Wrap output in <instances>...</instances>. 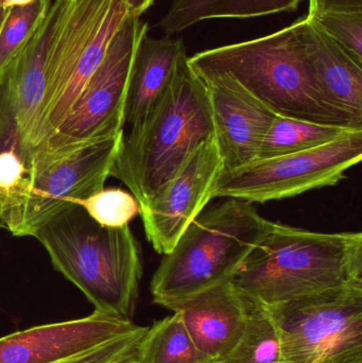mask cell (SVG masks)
Here are the masks:
<instances>
[{
	"label": "cell",
	"mask_w": 362,
	"mask_h": 363,
	"mask_svg": "<svg viewBox=\"0 0 362 363\" xmlns=\"http://www.w3.org/2000/svg\"><path fill=\"white\" fill-rule=\"evenodd\" d=\"M362 281V234L320 233L268 222L230 283L256 308L274 307Z\"/></svg>",
	"instance_id": "obj_1"
},
{
	"label": "cell",
	"mask_w": 362,
	"mask_h": 363,
	"mask_svg": "<svg viewBox=\"0 0 362 363\" xmlns=\"http://www.w3.org/2000/svg\"><path fill=\"white\" fill-rule=\"evenodd\" d=\"M199 76L227 74L281 116L361 129L325 99L304 38V18L264 38L188 57Z\"/></svg>",
	"instance_id": "obj_2"
},
{
	"label": "cell",
	"mask_w": 362,
	"mask_h": 363,
	"mask_svg": "<svg viewBox=\"0 0 362 363\" xmlns=\"http://www.w3.org/2000/svg\"><path fill=\"white\" fill-rule=\"evenodd\" d=\"M215 138L212 106L204 81L187 55L148 116L123 134L111 177L118 179L146 204L181 169L193 151Z\"/></svg>",
	"instance_id": "obj_3"
},
{
	"label": "cell",
	"mask_w": 362,
	"mask_h": 363,
	"mask_svg": "<svg viewBox=\"0 0 362 363\" xmlns=\"http://www.w3.org/2000/svg\"><path fill=\"white\" fill-rule=\"evenodd\" d=\"M55 270L72 281L96 311L131 320L142 277L140 243L129 225L108 228L81 205L51 218L34 236Z\"/></svg>",
	"instance_id": "obj_4"
},
{
	"label": "cell",
	"mask_w": 362,
	"mask_h": 363,
	"mask_svg": "<svg viewBox=\"0 0 362 363\" xmlns=\"http://www.w3.org/2000/svg\"><path fill=\"white\" fill-rule=\"evenodd\" d=\"M227 200L202 211L164 255L150 283L153 303L172 307L230 281L257 245L269 220L253 203Z\"/></svg>",
	"instance_id": "obj_5"
},
{
	"label": "cell",
	"mask_w": 362,
	"mask_h": 363,
	"mask_svg": "<svg viewBox=\"0 0 362 363\" xmlns=\"http://www.w3.org/2000/svg\"><path fill=\"white\" fill-rule=\"evenodd\" d=\"M129 16L123 0H69L49 57L46 93L32 140L31 162L68 116L103 60L111 38Z\"/></svg>",
	"instance_id": "obj_6"
},
{
	"label": "cell",
	"mask_w": 362,
	"mask_h": 363,
	"mask_svg": "<svg viewBox=\"0 0 362 363\" xmlns=\"http://www.w3.org/2000/svg\"><path fill=\"white\" fill-rule=\"evenodd\" d=\"M147 31L148 25L140 17L129 16L123 21L68 116L34 153L31 172L81 147L123 132L132 65L138 43Z\"/></svg>",
	"instance_id": "obj_7"
},
{
	"label": "cell",
	"mask_w": 362,
	"mask_h": 363,
	"mask_svg": "<svg viewBox=\"0 0 362 363\" xmlns=\"http://www.w3.org/2000/svg\"><path fill=\"white\" fill-rule=\"evenodd\" d=\"M280 363H323L362 352V281L269 311Z\"/></svg>",
	"instance_id": "obj_8"
},
{
	"label": "cell",
	"mask_w": 362,
	"mask_h": 363,
	"mask_svg": "<svg viewBox=\"0 0 362 363\" xmlns=\"http://www.w3.org/2000/svg\"><path fill=\"white\" fill-rule=\"evenodd\" d=\"M362 159V130L312 150L273 159L257 160L239 169L223 172L214 199L253 203L284 200L310 190L336 186Z\"/></svg>",
	"instance_id": "obj_9"
},
{
	"label": "cell",
	"mask_w": 362,
	"mask_h": 363,
	"mask_svg": "<svg viewBox=\"0 0 362 363\" xmlns=\"http://www.w3.org/2000/svg\"><path fill=\"white\" fill-rule=\"evenodd\" d=\"M125 132L91 143L31 172L29 191L19 208L0 225L13 236H34L57 213L104 188Z\"/></svg>",
	"instance_id": "obj_10"
},
{
	"label": "cell",
	"mask_w": 362,
	"mask_h": 363,
	"mask_svg": "<svg viewBox=\"0 0 362 363\" xmlns=\"http://www.w3.org/2000/svg\"><path fill=\"white\" fill-rule=\"evenodd\" d=\"M222 174L216 140H206L176 176L140 207L147 239L157 253L171 252L183 233L214 199Z\"/></svg>",
	"instance_id": "obj_11"
},
{
	"label": "cell",
	"mask_w": 362,
	"mask_h": 363,
	"mask_svg": "<svg viewBox=\"0 0 362 363\" xmlns=\"http://www.w3.org/2000/svg\"><path fill=\"white\" fill-rule=\"evenodd\" d=\"M132 320L94 311L72 321L34 326L0 338V363H57L137 330Z\"/></svg>",
	"instance_id": "obj_12"
},
{
	"label": "cell",
	"mask_w": 362,
	"mask_h": 363,
	"mask_svg": "<svg viewBox=\"0 0 362 363\" xmlns=\"http://www.w3.org/2000/svg\"><path fill=\"white\" fill-rule=\"evenodd\" d=\"M199 77L210 95L215 140L222 160L223 172L252 163L278 114L227 74Z\"/></svg>",
	"instance_id": "obj_13"
},
{
	"label": "cell",
	"mask_w": 362,
	"mask_h": 363,
	"mask_svg": "<svg viewBox=\"0 0 362 363\" xmlns=\"http://www.w3.org/2000/svg\"><path fill=\"white\" fill-rule=\"evenodd\" d=\"M253 305L229 281L174 305L200 351L217 362L227 359L248 330Z\"/></svg>",
	"instance_id": "obj_14"
},
{
	"label": "cell",
	"mask_w": 362,
	"mask_h": 363,
	"mask_svg": "<svg viewBox=\"0 0 362 363\" xmlns=\"http://www.w3.org/2000/svg\"><path fill=\"white\" fill-rule=\"evenodd\" d=\"M304 38L319 87L338 112L362 128V66L308 17Z\"/></svg>",
	"instance_id": "obj_15"
},
{
	"label": "cell",
	"mask_w": 362,
	"mask_h": 363,
	"mask_svg": "<svg viewBox=\"0 0 362 363\" xmlns=\"http://www.w3.org/2000/svg\"><path fill=\"white\" fill-rule=\"evenodd\" d=\"M186 55L182 40H154L144 34L138 43L130 74L125 100V125L138 127L148 116L176 72L179 60Z\"/></svg>",
	"instance_id": "obj_16"
},
{
	"label": "cell",
	"mask_w": 362,
	"mask_h": 363,
	"mask_svg": "<svg viewBox=\"0 0 362 363\" xmlns=\"http://www.w3.org/2000/svg\"><path fill=\"white\" fill-rule=\"evenodd\" d=\"M302 0H174L161 26L167 38L202 21L252 18L293 12Z\"/></svg>",
	"instance_id": "obj_17"
},
{
	"label": "cell",
	"mask_w": 362,
	"mask_h": 363,
	"mask_svg": "<svg viewBox=\"0 0 362 363\" xmlns=\"http://www.w3.org/2000/svg\"><path fill=\"white\" fill-rule=\"evenodd\" d=\"M359 130L361 129L312 123L278 115L259 146L255 161L312 150Z\"/></svg>",
	"instance_id": "obj_18"
},
{
	"label": "cell",
	"mask_w": 362,
	"mask_h": 363,
	"mask_svg": "<svg viewBox=\"0 0 362 363\" xmlns=\"http://www.w3.org/2000/svg\"><path fill=\"white\" fill-rule=\"evenodd\" d=\"M137 358L142 363H219L198 349L178 311L148 328Z\"/></svg>",
	"instance_id": "obj_19"
},
{
	"label": "cell",
	"mask_w": 362,
	"mask_h": 363,
	"mask_svg": "<svg viewBox=\"0 0 362 363\" xmlns=\"http://www.w3.org/2000/svg\"><path fill=\"white\" fill-rule=\"evenodd\" d=\"M221 363H280L278 337L265 311L253 306L244 339Z\"/></svg>",
	"instance_id": "obj_20"
},
{
	"label": "cell",
	"mask_w": 362,
	"mask_h": 363,
	"mask_svg": "<svg viewBox=\"0 0 362 363\" xmlns=\"http://www.w3.org/2000/svg\"><path fill=\"white\" fill-rule=\"evenodd\" d=\"M51 0H35L8 9L0 27V72L27 42L48 10Z\"/></svg>",
	"instance_id": "obj_21"
},
{
	"label": "cell",
	"mask_w": 362,
	"mask_h": 363,
	"mask_svg": "<svg viewBox=\"0 0 362 363\" xmlns=\"http://www.w3.org/2000/svg\"><path fill=\"white\" fill-rule=\"evenodd\" d=\"M29 160L16 149H0V222L19 208L29 191Z\"/></svg>",
	"instance_id": "obj_22"
},
{
	"label": "cell",
	"mask_w": 362,
	"mask_h": 363,
	"mask_svg": "<svg viewBox=\"0 0 362 363\" xmlns=\"http://www.w3.org/2000/svg\"><path fill=\"white\" fill-rule=\"evenodd\" d=\"M78 204L96 222L108 228L129 225L140 211L135 196L120 188H102Z\"/></svg>",
	"instance_id": "obj_23"
},
{
	"label": "cell",
	"mask_w": 362,
	"mask_h": 363,
	"mask_svg": "<svg viewBox=\"0 0 362 363\" xmlns=\"http://www.w3.org/2000/svg\"><path fill=\"white\" fill-rule=\"evenodd\" d=\"M307 17L362 66V12H327Z\"/></svg>",
	"instance_id": "obj_24"
},
{
	"label": "cell",
	"mask_w": 362,
	"mask_h": 363,
	"mask_svg": "<svg viewBox=\"0 0 362 363\" xmlns=\"http://www.w3.org/2000/svg\"><path fill=\"white\" fill-rule=\"evenodd\" d=\"M148 328L140 326L125 336L114 339L97 349L57 363H113L137 354L138 343Z\"/></svg>",
	"instance_id": "obj_25"
},
{
	"label": "cell",
	"mask_w": 362,
	"mask_h": 363,
	"mask_svg": "<svg viewBox=\"0 0 362 363\" xmlns=\"http://www.w3.org/2000/svg\"><path fill=\"white\" fill-rule=\"evenodd\" d=\"M327 12H362V0H310L307 16Z\"/></svg>",
	"instance_id": "obj_26"
},
{
	"label": "cell",
	"mask_w": 362,
	"mask_h": 363,
	"mask_svg": "<svg viewBox=\"0 0 362 363\" xmlns=\"http://www.w3.org/2000/svg\"><path fill=\"white\" fill-rule=\"evenodd\" d=\"M128 8L130 15L133 17H140L151 6L154 0H123Z\"/></svg>",
	"instance_id": "obj_27"
},
{
	"label": "cell",
	"mask_w": 362,
	"mask_h": 363,
	"mask_svg": "<svg viewBox=\"0 0 362 363\" xmlns=\"http://www.w3.org/2000/svg\"><path fill=\"white\" fill-rule=\"evenodd\" d=\"M323 363H362V352L342 354Z\"/></svg>",
	"instance_id": "obj_28"
},
{
	"label": "cell",
	"mask_w": 362,
	"mask_h": 363,
	"mask_svg": "<svg viewBox=\"0 0 362 363\" xmlns=\"http://www.w3.org/2000/svg\"><path fill=\"white\" fill-rule=\"evenodd\" d=\"M35 0H4L2 2V6L4 10H8L10 8H14V6H23L27 4H32Z\"/></svg>",
	"instance_id": "obj_29"
},
{
	"label": "cell",
	"mask_w": 362,
	"mask_h": 363,
	"mask_svg": "<svg viewBox=\"0 0 362 363\" xmlns=\"http://www.w3.org/2000/svg\"><path fill=\"white\" fill-rule=\"evenodd\" d=\"M113 363H142V362L138 359L137 354H136V355L131 356V357L125 358V359L118 360V362Z\"/></svg>",
	"instance_id": "obj_30"
},
{
	"label": "cell",
	"mask_w": 362,
	"mask_h": 363,
	"mask_svg": "<svg viewBox=\"0 0 362 363\" xmlns=\"http://www.w3.org/2000/svg\"><path fill=\"white\" fill-rule=\"evenodd\" d=\"M2 2H4V0H0V27H1L2 21H4V15H6V11L4 9V6H2Z\"/></svg>",
	"instance_id": "obj_31"
}]
</instances>
